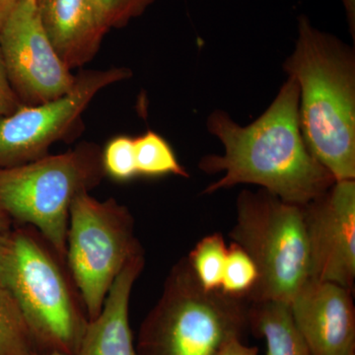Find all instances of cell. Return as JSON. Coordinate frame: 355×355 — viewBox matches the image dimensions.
Listing matches in <instances>:
<instances>
[{
    "instance_id": "obj_20",
    "label": "cell",
    "mask_w": 355,
    "mask_h": 355,
    "mask_svg": "<svg viewBox=\"0 0 355 355\" xmlns=\"http://www.w3.org/2000/svg\"><path fill=\"white\" fill-rule=\"evenodd\" d=\"M156 0H93L102 22L108 28L125 27L146 12Z\"/></svg>"
},
{
    "instance_id": "obj_4",
    "label": "cell",
    "mask_w": 355,
    "mask_h": 355,
    "mask_svg": "<svg viewBox=\"0 0 355 355\" xmlns=\"http://www.w3.org/2000/svg\"><path fill=\"white\" fill-rule=\"evenodd\" d=\"M248 309L244 299L205 291L184 259L140 326L137 355H216L226 340L241 336Z\"/></svg>"
},
{
    "instance_id": "obj_19",
    "label": "cell",
    "mask_w": 355,
    "mask_h": 355,
    "mask_svg": "<svg viewBox=\"0 0 355 355\" xmlns=\"http://www.w3.org/2000/svg\"><path fill=\"white\" fill-rule=\"evenodd\" d=\"M102 164L105 175L116 182H128L137 174L135 163V139L118 135L102 149Z\"/></svg>"
},
{
    "instance_id": "obj_11",
    "label": "cell",
    "mask_w": 355,
    "mask_h": 355,
    "mask_svg": "<svg viewBox=\"0 0 355 355\" xmlns=\"http://www.w3.org/2000/svg\"><path fill=\"white\" fill-rule=\"evenodd\" d=\"M289 305L311 355H355L352 291L311 279Z\"/></svg>"
},
{
    "instance_id": "obj_23",
    "label": "cell",
    "mask_w": 355,
    "mask_h": 355,
    "mask_svg": "<svg viewBox=\"0 0 355 355\" xmlns=\"http://www.w3.org/2000/svg\"><path fill=\"white\" fill-rule=\"evenodd\" d=\"M18 0H0V29L17 4Z\"/></svg>"
},
{
    "instance_id": "obj_22",
    "label": "cell",
    "mask_w": 355,
    "mask_h": 355,
    "mask_svg": "<svg viewBox=\"0 0 355 355\" xmlns=\"http://www.w3.org/2000/svg\"><path fill=\"white\" fill-rule=\"evenodd\" d=\"M216 355H259V349L244 345L241 336H233L223 343Z\"/></svg>"
},
{
    "instance_id": "obj_16",
    "label": "cell",
    "mask_w": 355,
    "mask_h": 355,
    "mask_svg": "<svg viewBox=\"0 0 355 355\" xmlns=\"http://www.w3.org/2000/svg\"><path fill=\"white\" fill-rule=\"evenodd\" d=\"M36 352L22 311L0 280V355H32Z\"/></svg>"
},
{
    "instance_id": "obj_5",
    "label": "cell",
    "mask_w": 355,
    "mask_h": 355,
    "mask_svg": "<svg viewBox=\"0 0 355 355\" xmlns=\"http://www.w3.org/2000/svg\"><path fill=\"white\" fill-rule=\"evenodd\" d=\"M105 177L101 147L80 142L67 153L0 170V207L13 223L36 229L65 261L72 202Z\"/></svg>"
},
{
    "instance_id": "obj_18",
    "label": "cell",
    "mask_w": 355,
    "mask_h": 355,
    "mask_svg": "<svg viewBox=\"0 0 355 355\" xmlns=\"http://www.w3.org/2000/svg\"><path fill=\"white\" fill-rule=\"evenodd\" d=\"M259 279L254 261L239 245L228 248L220 292L230 297L246 300Z\"/></svg>"
},
{
    "instance_id": "obj_7",
    "label": "cell",
    "mask_w": 355,
    "mask_h": 355,
    "mask_svg": "<svg viewBox=\"0 0 355 355\" xmlns=\"http://www.w3.org/2000/svg\"><path fill=\"white\" fill-rule=\"evenodd\" d=\"M144 251L135 235V219L114 198L79 193L70 207L67 268L89 321L101 312L110 288L128 261Z\"/></svg>"
},
{
    "instance_id": "obj_13",
    "label": "cell",
    "mask_w": 355,
    "mask_h": 355,
    "mask_svg": "<svg viewBox=\"0 0 355 355\" xmlns=\"http://www.w3.org/2000/svg\"><path fill=\"white\" fill-rule=\"evenodd\" d=\"M144 265V251L128 261L110 288L101 312L88 322L76 355H137L130 328V302Z\"/></svg>"
},
{
    "instance_id": "obj_1",
    "label": "cell",
    "mask_w": 355,
    "mask_h": 355,
    "mask_svg": "<svg viewBox=\"0 0 355 355\" xmlns=\"http://www.w3.org/2000/svg\"><path fill=\"white\" fill-rule=\"evenodd\" d=\"M207 128L224 146L223 155H207L198 167L224 173L205 188L210 195L240 184L260 186L286 202L305 205L326 193L335 178L306 146L299 121V86L288 79L265 113L246 127L216 110Z\"/></svg>"
},
{
    "instance_id": "obj_24",
    "label": "cell",
    "mask_w": 355,
    "mask_h": 355,
    "mask_svg": "<svg viewBox=\"0 0 355 355\" xmlns=\"http://www.w3.org/2000/svg\"><path fill=\"white\" fill-rule=\"evenodd\" d=\"M13 221L0 207V237L8 232L13 226Z\"/></svg>"
},
{
    "instance_id": "obj_8",
    "label": "cell",
    "mask_w": 355,
    "mask_h": 355,
    "mask_svg": "<svg viewBox=\"0 0 355 355\" xmlns=\"http://www.w3.org/2000/svg\"><path fill=\"white\" fill-rule=\"evenodd\" d=\"M128 67L83 70L73 88L43 104L27 106L0 116V170L32 162L48 155L53 144L73 137L81 118L103 89L132 77Z\"/></svg>"
},
{
    "instance_id": "obj_25",
    "label": "cell",
    "mask_w": 355,
    "mask_h": 355,
    "mask_svg": "<svg viewBox=\"0 0 355 355\" xmlns=\"http://www.w3.org/2000/svg\"><path fill=\"white\" fill-rule=\"evenodd\" d=\"M343 1L347 9L350 25H352V30H354L355 0H343Z\"/></svg>"
},
{
    "instance_id": "obj_17",
    "label": "cell",
    "mask_w": 355,
    "mask_h": 355,
    "mask_svg": "<svg viewBox=\"0 0 355 355\" xmlns=\"http://www.w3.org/2000/svg\"><path fill=\"white\" fill-rule=\"evenodd\" d=\"M227 252L224 238L220 233H214L202 238L187 258L205 291H220Z\"/></svg>"
},
{
    "instance_id": "obj_21",
    "label": "cell",
    "mask_w": 355,
    "mask_h": 355,
    "mask_svg": "<svg viewBox=\"0 0 355 355\" xmlns=\"http://www.w3.org/2000/svg\"><path fill=\"white\" fill-rule=\"evenodd\" d=\"M21 106L22 104L9 83L1 49H0V116L13 113Z\"/></svg>"
},
{
    "instance_id": "obj_6",
    "label": "cell",
    "mask_w": 355,
    "mask_h": 355,
    "mask_svg": "<svg viewBox=\"0 0 355 355\" xmlns=\"http://www.w3.org/2000/svg\"><path fill=\"white\" fill-rule=\"evenodd\" d=\"M254 261L259 279L246 300L291 303L311 279L309 243L303 205L286 202L270 191H244L230 232Z\"/></svg>"
},
{
    "instance_id": "obj_15",
    "label": "cell",
    "mask_w": 355,
    "mask_h": 355,
    "mask_svg": "<svg viewBox=\"0 0 355 355\" xmlns=\"http://www.w3.org/2000/svg\"><path fill=\"white\" fill-rule=\"evenodd\" d=\"M135 151L139 176L175 175L189 178V173L180 164L171 146L157 132L147 130L135 137Z\"/></svg>"
},
{
    "instance_id": "obj_14",
    "label": "cell",
    "mask_w": 355,
    "mask_h": 355,
    "mask_svg": "<svg viewBox=\"0 0 355 355\" xmlns=\"http://www.w3.org/2000/svg\"><path fill=\"white\" fill-rule=\"evenodd\" d=\"M250 303L248 327L256 336L265 338L266 355H311L288 303L270 300Z\"/></svg>"
},
{
    "instance_id": "obj_2",
    "label": "cell",
    "mask_w": 355,
    "mask_h": 355,
    "mask_svg": "<svg viewBox=\"0 0 355 355\" xmlns=\"http://www.w3.org/2000/svg\"><path fill=\"white\" fill-rule=\"evenodd\" d=\"M298 23L295 50L284 69L298 83L303 139L336 182L354 180V51L306 16Z\"/></svg>"
},
{
    "instance_id": "obj_3",
    "label": "cell",
    "mask_w": 355,
    "mask_h": 355,
    "mask_svg": "<svg viewBox=\"0 0 355 355\" xmlns=\"http://www.w3.org/2000/svg\"><path fill=\"white\" fill-rule=\"evenodd\" d=\"M0 280L15 298L37 352L76 355L89 322L67 268L36 229L0 237Z\"/></svg>"
},
{
    "instance_id": "obj_10",
    "label": "cell",
    "mask_w": 355,
    "mask_h": 355,
    "mask_svg": "<svg viewBox=\"0 0 355 355\" xmlns=\"http://www.w3.org/2000/svg\"><path fill=\"white\" fill-rule=\"evenodd\" d=\"M311 279L352 291L355 279V181L336 182L303 205Z\"/></svg>"
},
{
    "instance_id": "obj_12",
    "label": "cell",
    "mask_w": 355,
    "mask_h": 355,
    "mask_svg": "<svg viewBox=\"0 0 355 355\" xmlns=\"http://www.w3.org/2000/svg\"><path fill=\"white\" fill-rule=\"evenodd\" d=\"M37 6L46 36L70 70L95 58L109 30L93 0H37Z\"/></svg>"
},
{
    "instance_id": "obj_9",
    "label": "cell",
    "mask_w": 355,
    "mask_h": 355,
    "mask_svg": "<svg viewBox=\"0 0 355 355\" xmlns=\"http://www.w3.org/2000/svg\"><path fill=\"white\" fill-rule=\"evenodd\" d=\"M0 49L9 83L21 104L53 101L73 88L76 76L46 36L37 0H18L0 29Z\"/></svg>"
},
{
    "instance_id": "obj_26",
    "label": "cell",
    "mask_w": 355,
    "mask_h": 355,
    "mask_svg": "<svg viewBox=\"0 0 355 355\" xmlns=\"http://www.w3.org/2000/svg\"><path fill=\"white\" fill-rule=\"evenodd\" d=\"M32 355H69L62 352H34Z\"/></svg>"
}]
</instances>
